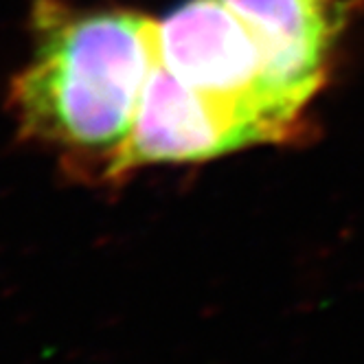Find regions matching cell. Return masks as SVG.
Listing matches in <instances>:
<instances>
[{
    "instance_id": "obj_2",
    "label": "cell",
    "mask_w": 364,
    "mask_h": 364,
    "mask_svg": "<svg viewBox=\"0 0 364 364\" xmlns=\"http://www.w3.org/2000/svg\"><path fill=\"white\" fill-rule=\"evenodd\" d=\"M156 53L182 84L252 125L264 143L299 132L305 106L277 84L255 33L224 0H185L156 22Z\"/></svg>"
},
{
    "instance_id": "obj_3",
    "label": "cell",
    "mask_w": 364,
    "mask_h": 364,
    "mask_svg": "<svg viewBox=\"0 0 364 364\" xmlns=\"http://www.w3.org/2000/svg\"><path fill=\"white\" fill-rule=\"evenodd\" d=\"M250 145H264L252 125L182 84L156 62L110 180L139 167L211 161Z\"/></svg>"
},
{
    "instance_id": "obj_4",
    "label": "cell",
    "mask_w": 364,
    "mask_h": 364,
    "mask_svg": "<svg viewBox=\"0 0 364 364\" xmlns=\"http://www.w3.org/2000/svg\"><path fill=\"white\" fill-rule=\"evenodd\" d=\"M255 33L277 84L307 106L325 80L338 44L345 0H224Z\"/></svg>"
},
{
    "instance_id": "obj_1",
    "label": "cell",
    "mask_w": 364,
    "mask_h": 364,
    "mask_svg": "<svg viewBox=\"0 0 364 364\" xmlns=\"http://www.w3.org/2000/svg\"><path fill=\"white\" fill-rule=\"evenodd\" d=\"M33 29V55L9 86L18 129L110 180L159 62L156 22L129 9L38 0Z\"/></svg>"
}]
</instances>
